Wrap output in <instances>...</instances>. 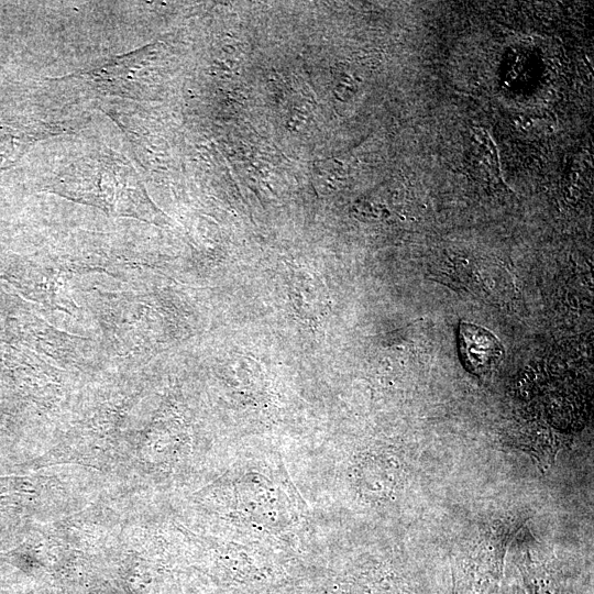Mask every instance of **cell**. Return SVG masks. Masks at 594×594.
<instances>
[{"label": "cell", "instance_id": "6da1fadb", "mask_svg": "<svg viewBox=\"0 0 594 594\" xmlns=\"http://www.w3.org/2000/svg\"><path fill=\"white\" fill-rule=\"evenodd\" d=\"M55 187L65 194L95 197L113 205L120 197L139 195L140 183L135 169L123 156L105 150L67 166Z\"/></svg>", "mask_w": 594, "mask_h": 594}, {"label": "cell", "instance_id": "7a4b0ae2", "mask_svg": "<svg viewBox=\"0 0 594 594\" xmlns=\"http://www.w3.org/2000/svg\"><path fill=\"white\" fill-rule=\"evenodd\" d=\"M512 527H477L462 541L457 556V594H496Z\"/></svg>", "mask_w": 594, "mask_h": 594}, {"label": "cell", "instance_id": "3957f363", "mask_svg": "<svg viewBox=\"0 0 594 594\" xmlns=\"http://www.w3.org/2000/svg\"><path fill=\"white\" fill-rule=\"evenodd\" d=\"M459 350L465 369L476 375L493 370L504 355L502 344L492 332L469 322L460 323Z\"/></svg>", "mask_w": 594, "mask_h": 594}, {"label": "cell", "instance_id": "277c9868", "mask_svg": "<svg viewBox=\"0 0 594 594\" xmlns=\"http://www.w3.org/2000/svg\"><path fill=\"white\" fill-rule=\"evenodd\" d=\"M40 133L0 127V173L11 167L38 139Z\"/></svg>", "mask_w": 594, "mask_h": 594}]
</instances>
